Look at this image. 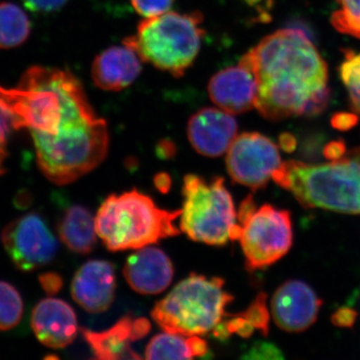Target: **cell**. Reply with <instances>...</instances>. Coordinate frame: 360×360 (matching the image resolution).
Wrapping results in <instances>:
<instances>
[{
	"instance_id": "6da1fadb",
	"label": "cell",
	"mask_w": 360,
	"mask_h": 360,
	"mask_svg": "<svg viewBox=\"0 0 360 360\" xmlns=\"http://www.w3.org/2000/svg\"><path fill=\"white\" fill-rule=\"evenodd\" d=\"M0 106L13 129L30 132L40 170L58 186L79 179L108 155V124L68 71L30 68L15 89L0 87Z\"/></svg>"
},
{
	"instance_id": "7a4b0ae2",
	"label": "cell",
	"mask_w": 360,
	"mask_h": 360,
	"mask_svg": "<svg viewBox=\"0 0 360 360\" xmlns=\"http://www.w3.org/2000/svg\"><path fill=\"white\" fill-rule=\"evenodd\" d=\"M241 60L257 75L255 108L266 120L319 115L328 106V66L302 30L285 28L272 33Z\"/></svg>"
},
{
	"instance_id": "3957f363",
	"label": "cell",
	"mask_w": 360,
	"mask_h": 360,
	"mask_svg": "<svg viewBox=\"0 0 360 360\" xmlns=\"http://www.w3.org/2000/svg\"><path fill=\"white\" fill-rule=\"evenodd\" d=\"M272 179L303 207L360 213V149L321 165L285 161Z\"/></svg>"
},
{
	"instance_id": "277c9868",
	"label": "cell",
	"mask_w": 360,
	"mask_h": 360,
	"mask_svg": "<svg viewBox=\"0 0 360 360\" xmlns=\"http://www.w3.org/2000/svg\"><path fill=\"white\" fill-rule=\"evenodd\" d=\"M180 215L181 210H161L149 196L132 189L108 196L94 219L97 236L108 250L122 251L139 250L179 236L174 222Z\"/></svg>"
},
{
	"instance_id": "5b68a950",
	"label": "cell",
	"mask_w": 360,
	"mask_h": 360,
	"mask_svg": "<svg viewBox=\"0 0 360 360\" xmlns=\"http://www.w3.org/2000/svg\"><path fill=\"white\" fill-rule=\"evenodd\" d=\"M224 281L191 274L156 303L151 316L163 330L177 335H205L229 316L226 309L233 296Z\"/></svg>"
},
{
	"instance_id": "8992f818",
	"label": "cell",
	"mask_w": 360,
	"mask_h": 360,
	"mask_svg": "<svg viewBox=\"0 0 360 360\" xmlns=\"http://www.w3.org/2000/svg\"><path fill=\"white\" fill-rule=\"evenodd\" d=\"M202 22L198 11H167L142 20L136 34L123 40V44L134 49L142 61L180 77L198 58L205 35Z\"/></svg>"
},
{
	"instance_id": "52a82bcc",
	"label": "cell",
	"mask_w": 360,
	"mask_h": 360,
	"mask_svg": "<svg viewBox=\"0 0 360 360\" xmlns=\"http://www.w3.org/2000/svg\"><path fill=\"white\" fill-rule=\"evenodd\" d=\"M182 195L180 229L189 238L210 245L239 240L241 226L236 222L233 200L222 177L206 181L198 175L187 174Z\"/></svg>"
},
{
	"instance_id": "ba28073f",
	"label": "cell",
	"mask_w": 360,
	"mask_h": 360,
	"mask_svg": "<svg viewBox=\"0 0 360 360\" xmlns=\"http://www.w3.org/2000/svg\"><path fill=\"white\" fill-rule=\"evenodd\" d=\"M240 226L239 241L250 271L276 264L292 246V221L288 210L262 205Z\"/></svg>"
},
{
	"instance_id": "9c48e42d",
	"label": "cell",
	"mask_w": 360,
	"mask_h": 360,
	"mask_svg": "<svg viewBox=\"0 0 360 360\" xmlns=\"http://www.w3.org/2000/svg\"><path fill=\"white\" fill-rule=\"evenodd\" d=\"M1 241L15 266L25 272L51 264L58 250V239L37 213L9 222L2 229Z\"/></svg>"
},
{
	"instance_id": "30bf717a",
	"label": "cell",
	"mask_w": 360,
	"mask_h": 360,
	"mask_svg": "<svg viewBox=\"0 0 360 360\" xmlns=\"http://www.w3.org/2000/svg\"><path fill=\"white\" fill-rule=\"evenodd\" d=\"M281 165L276 144L258 132L238 135L227 150V172L232 180L252 191L266 186Z\"/></svg>"
},
{
	"instance_id": "8fae6325",
	"label": "cell",
	"mask_w": 360,
	"mask_h": 360,
	"mask_svg": "<svg viewBox=\"0 0 360 360\" xmlns=\"http://www.w3.org/2000/svg\"><path fill=\"white\" fill-rule=\"evenodd\" d=\"M322 300L307 283L288 281L281 284L271 300L276 326L288 333H302L316 321Z\"/></svg>"
},
{
	"instance_id": "7c38bea8",
	"label": "cell",
	"mask_w": 360,
	"mask_h": 360,
	"mask_svg": "<svg viewBox=\"0 0 360 360\" xmlns=\"http://www.w3.org/2000/svg\"><path fill=\"white\" fill-rule=\"evenodd\" d=\"M210 99L220 110L240 115L257 106L258 80L255 71L245 61L219 71L208 84Z\"/></svg>"
},
{
	"instance_id": "4fadbf2b",
	"label": "cell",
	"mask_w": 360,
	"mask_h": 360,
	"mask_svg": "<svg viewBox=\"0 0 360 360\" xmlns=\"http://www.w3.org/2000/svg\"><path fill=\"white\" fill-rule=\"evenodd\" d=\"M238 134L233 116L219 108H205L191 116L187 135L200 155L217 158L227 153Z\"/></svg>"
},
{
	"instance_id": "5bb4252c",
	"label": "cell",
	"mask_w": 360,
	"mask_h": 360,
	"mask_svg": "<svg viewBox=\"0 0 360 360\" xmlns=\"http://www.w3.org/2000/svg\"><path fill=\"white\" fill-rule=\"evenodd\" d=\"M116 288L115 267L105 260H89L77 270L71 295L90 314L106 311L115 300Z\"/></svg>"
},
{
	"instance_id": "9a60e30c",
	"label": "cell",
	"mask_w": 360,
	"mask_h": 360,
	"mask_svg": "<svg viewBox=\"0 0 360 360\" xmlns=\"http://www.w3.org/2000/svg\"><path fill=\"white\" fill-rule=\"evenodd\" d=\"M174 274V265L167 253L150 245L130 255L123 269L130 288L146 295H158L167 290Z\"/></svg>"
},
{
	"instance_id": "2e32d148",
	"label": "cell",
	"mask_w": 360,
	"mask_h": 360,
	"mask_svg": "<svg viewBox=\"0 0 360 360\" xmlns=\"http://www.w3.org/2000/svg\"><path fill=\"white\" fill-rule=\"evenodd\" d=\"M32 328L37 340L51 348H65L77 338L78 324L75 310L58 298L40 300L32 314Z\"/></svg>"
},
{
	"instance_id": "e0dca14e",
	"label": "cell",
	"mask_w": 360,
	"mask_h": 360,
	"mask_svg": "<svg viewBox=\"0 0 360 360\" xmlns=\"http://www.w3.org/2000/svg\"><path fill=\"white\" fill-rule=\"evenodd\" d=\"M141 61L139 53L129 45L110 47L94 59L92 80L99 89L120 91L134 84L141 75Z\"/></svg>"
},
{
	"instance_id": "ac0fdd59",
	"label": "cell",
	"mask_w": 360,
	"mask_h": 360,
	"mask_svg": "<svg viewBox=\"0 0 360 360\" xmlns=\"http://www.w3.org/2000/svg\"><path fill=\"white\" fill-rule=\"evenodd\" d=\"M134 321L127 315L116 322L108 330L92 331L82 328V335L89 343L94 359L101 360L113 359H141L131 348V342L135 340L134 335Z\"/></svg>"
},
{
	"instance_id": "d6986e66",
	"label": "cell",
	"mask_w": 360,
	"mask_h": 360,
	"mask_svg": "<svg viewBox=\"0 0 360 360\" xmlns=\"http://www.w3.org/2000/svg\"><path fill=\"white\" fill-rule=\"evenodd\" d=\"M58 231L66 248L82 255L91 252L97 241L96 219L82 205L66 208L58 220Z\"/></svg>"
},
{
	"instance_id": "ffe728a7",
	"label": "cell",
	"mask_w": 360,
	"mask_h": 360,
	"mask_svg": "<svg viewBox=\"0 0 360 360\" xmlns=\"http://www.w3.org/2000/svg\"><path fill=\"white\" fill-rule=\"evenodd\" d=\"M207 341L200 335L186 336L165 331L149 341L146 359H191L207 354Z\"/></svg>"
},
{
	"instance_id": "44dd1931",
	"label": "cell",
	"mask_w": 360,
	"mask_h": 360,
	"mask_svg": "<svg viewBox=\"0 0 360 360\" xmlns=\"http://www.w3.org/2000/svg\"><path fill=\"white\" fill-rule=\"evenodd\" d=\"M30 21L20 6L9 2L0 4V49L20 46L30 34Z\"/></svg>"
},
{
	"instance_id": "7402d4cb",
	"label": "cell",
	"mask_w": 360,
	"mask_h": 360,
	"mask_svg": "<svg viewBox=\"0 0 360 360\" xmlns=\"http://www.w3.org/2000/svg\"><path fill=\"white\" fill-rule=\"evenodd\" d=\"M25 304L18 290L6 281H0V331L15 328L22 319Z\"/></svg>"
},
{
	"instance_id": "603a6c76",
	"label": "cell",
	"mask_w": 360,
	"mask_h": 360,
	"mask_svg": "<svg viewBox=\"0 0 360 360\" xmlns=\"http://www.w3.org/2000/svg\"><path fill=\"white\" fill-rule=\"evenodd\" d=\"M340 11L331 16V23L340 32L360 39V0H338Z\"/></svg>"
},
{
	"instance_id": "cb8c5ba5",
	"label": "cell",
	"mask_w": 360,
	"mask_h": 360,
	"mask_svg": "<svg viewBox=\"0 0 360 360\" xmlns=\"http://www.w3.org/2000/svg\"><path fill=\"white\" fill-rule=\"evenodd\" d=\"M340 77L347 87L352 106L360 112V53L345 52V60L340 66Z\"/></svg>"
},
{
	"instance_id": "d4e9b609",
	"label": "cell",
	"mask_w": 360,
	"mask_h": 360,
	"mask_svg": "<svg viewBox=\"0 0 360 360\" xmlns=\"http://www.w3.org/2000/svg\"><path fill=\"white\" fill-rule=\"evenodd\" d=\"M267 296L264 292L258 293L255 300L245 311L239 312V315L245 317L259 330L262 335L266 336L269 331V312L266 307Z\"/></svg>"
},
{
	"instance_id": "484cf974",
	"label": "cell",
	"mask_w": 360,
	"mask_h": 360,
	"mask_svg": "<svg viewBox=\"0 0 360 360\" xmlns=\"http://www.w3.org/2000/svg\"><path fill=\"white\" fill-rule=\"evenodd\" d=\"M174 2V0H131L135 11L146 18L167 13Z\"/></svg>"
},
{
	"instance_id": "4316f807",
	"label": "cell",
	"mask_w": 360,
	"mask_h": 360,
	"mask_svg": "<svg viewBox=\"0 0 360 360\" xmlns=\"http://www.w3.org/2000/svg\"><path fill=\"white\" fill-rule=\"evenodd\" d=\"M13 129L6 110L0 106V175L6 172V160L7 158V135Z\"/></svg>"
},
{
	"instance_id": "83f0119b",
	"label": "cell",
	"mask_w": 360,
	"mask_h": 360,
	"mask_svg": "<svg viewBox=\"0 0 360 360\" xmlns=\"http://www.w3.org/2000/svg\"><path fill=\"white\" fill-rule=\"evenodd\" d=\"M246 359H283L281 349L276 345L267 342L255 343Z\"/></svg>"
},
{
	"instance_id": "f1b7e54d",
	"label": "cell",
	"mask_w": 360,
	"mask_h": 360,
	"mask_svg": "<svg viewBox=\"0 0 360 360\" xmlns=\"http://www.w3.org/2000/svg\"><path fill=\"white\" fill-rule=\"evenodd\" d=\"M26 8L37 13H51L58 11L68 0H21Z\"/></svg>"
},
{
	"instance_id": "f546056e",
	"label": "cell",
	"mask_w": 360,
	"mask_h": 360,
	"mask_svg": "<svg viewBox=\"0 0 360 360\" xmlns=\"http://www.w3.org/2000/svg\"><path fill=\"white\" fill-rule=\"evenodd\" d=\"M357 319V312L352 307H343L336 310L333 316L331 321L338 328H352L354 326Z\"/></svg>"
},
{
	"instance_id": "4dcf8cb0",
	"label": "cell",
	"mask_w": 360,
	"mask_h": 360,
	"mask_svg": "<svg viewBox=\"0 0 360 360\" xmlns=\"http://www.w3.org/2000/svg\"><path fill=\"white\" fill-rule=\"evenodd\" d=\"M39 283L49 295H54L63 288V281L56 272H49L39 276Z\"/></svg>"
},
{
	"instance_id": "1f68e13d",
	"label": "cell",
	"mask_w": 360,
	"mask_h": 360,
	"mask_svg": "<svg viewBox=\"0 0 360 360\" xmlns=\"http://www.w3.org/2000/svg\"><path fill=\"white\" fill-rule=\"evenodd\" d=\"M257 210V205H255L252 195L246 196L245 200H243V202H241L240 206H239L238 215V224H245Z\"/></svg>"
},
{
	"instance_id": "d6a6232c",
	"label": "cell",
	"mask_w": 360,
	"mask_h": 360,
	"mask_svg": "<svg viewBox=\"0 0 360 360\" xmlns=\"http://www.w3.org/2000/svg\"><path fill=\"white\" fill-rule=\"evenodd\" d=\"M345 146L343 141H333L324 148L323 155L326 160L333 161L340 160L345 155Z\"/></svg>"
},
{
	"instance_id": "836d02e7",
	"label": "cell",
	"mask_w": 360,
	"mask_h": 360,
	"mask_svg": "<svg viewBox=\"0 0 360 360\" xmlns=\"http://www.w3.org/2000/svg\"><path fill=\"white\" fill-rule=\"evenodd\" d=\"M333 127L340 130H347L352 129L357 123V117L350 113H340L335 115L331 120Z\"/></svg>"
},
{
	"instance_id": "e575fe53",
	"label": "cell",
	"mask_w": 360,
	"mask_h": 360,
	"mask_svg": "<svg viewBox=\"0 0 360 360\" xmlns=\"http://www.w3.org/2000/svg\"><path fill=\"white\" fill-rule=\"evenodd\" d=\"M151 324L150 322L143 317L136 319L134 321V335L135 340H141L144 336L148 335L150 331Z\"/></svg>"
},
{
	"instance_id": "d590c367",
	"label": "cell",
	"mask_w": 360,
	"mask_h": 360,
	"mask_svg": "<svg viewBox=\"0 0 360 360\" xmlns=\"http://www.w3.org/2000/svg\"><path fill=\"white\" fill-rule=\"evenodd\" d=\"M153 181H155L156 188L161 193H167L169 191L170 187H172V179L165 172H160V174H156Z\"/></svg>"
},
{
	"instance_id": "8d00e7d4",
	"label": "cell",
	"mask_w": 360,
	"mask_h": 360,
	"mask_svg": "<svg viewBox=\"0 0 360 360\" xmlns=\"http://www.w3.org/2000/svg\"><path fill=\"white\" fill-rule=\"evenodd\" d=\"M158 153L160 158H165V160L172 158L175 153L174 143L168 141L161 142L160 146H158Z\"/></svg>"
},
{
	"instance_id": "74e56055",
	"label": "cell",
	"mask_w": 360,
	"mask_h": 360,
	"mask_svg": "<svg viewBox=\"0 0 360 360\" xmlns=\"http://www.w3.org/2000/svg\"><path fill=\"white\" fill-rule=\"evenodd\" d=\"M279 144H281L283 150L286 151V153H292L296 148V139L292 135L284 134L279 139Z\"/></svg>"
},
{
	"instance_id": "f35d334b",
	"label": "cell",
	"mask_w": 360,
	"mask_h": 360,
	"mask_svg": "<svg viewBox=\"0 0 360 360\" xmlns=\"http://www.w3.org/2000/svg\"><path fill=\"white\" fill-rule=\"evenodd\" d=\"M245 1L248 4V6H259V4H264L266 0H245Z\"/></svg>"
}]
</instances>
